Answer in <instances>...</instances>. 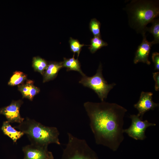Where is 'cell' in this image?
<instances>
[{
	"label": "cell",
	"instance_id": "1",
	"mask_svg": "<svg viewBox=\"0 0 159 159\" xmlns=\"http://www.w3.org/2000/svg\"><path fill=\"white\" fill-rule=\"evenodd\" d=\"M96 143L116 151L124 139V117L127 110L104 101L84 103Z\"/></svg>",
	"mask_w": 159,
	"mask_h": 159
},
{
	"label": "cell",
	"instance_id": "2",
	"mask_svg": "<svg viewBox=\"0 0 159 159\" xmlns=\"http://www.w3.org/2000/svg\"><path fill=\"white\" fill-rule=\"evenodd\" d=\"M129 24L138 33L145 32L146 25L159 14V1L151 0H133L125 8Z\"/></svg>",
	"mask_w": 159,
	"mask_h": 159
},
{
	"label": "cell",
	"instance_id": "3",
	"mask_svg": "<svg viewBox=\"0 0 159 159\" xmlns=\"http://www.w3.org/2000/svg\"><path fill=\"white\" fill-rule=\"evenodd\" d=\"M14 127L26 134L32 144L46 146L51 143L61 144L59 138V133L56 127L47 126L26 117Z\"/></svg>",
	"mask_w": 159,
	"mask_h": 159
},
{
	"label": "cell",
	"instance_id": "4",
	"mask_svg": "<svg viewBox=\"0 0 159 159\" xmlns=\"http://www.w3.org/2000/svg\"><path fill=\"white\" fill-rule=\"evenodd\" d=\"M68 141L61 159H99L96 153L84 139L67 133Z\"/></svg>",
	"mask_w": 159,
	"mask_h": 159
},
{
	"label": "cell",
	"instance_id": "5",
	"mask_svg": "<svg viewBox=\"0 0 159 159\" xmlns=\"http://www.w3.org/2000/svg\"><path fill=\"white\" fill-rule=\"evenodd\" d=\"M102 71V67L100 63L95 75L89 77L85 74L82 76L79 83L94 90L103 102L107 98L109 92L116 84L114 83L108 84L103 77Z\"/></svg>",
	"mask_w": 159,
	"mask_h": 159
},
{
	"label": "cell",
	"instance_id": "6",
	"mask_svg": "<svg viewBox=\"0 0 159 159\" xmlns=\"http://www.w3.org/2000/svg\"><path fill=\"white\" fill-rule=\"evenodd\" d=\"M130 118L132 121L131 125L128 128L123 129V132L136 140L145 139L146 138L145 132L147 128L156 125L155 124L150 123L146 120H143L137 115H131Z\"/></svg>",
	"mask_w": 159,
	"mask_h": 159
},
{
	"label": "cell",
	"instance_id": "7",
	"mask_svg": "<svg viewBox=\"0 0 159 159\" xmlns=\"http://www.w3.org/2000/svg\"><path fill=\"white\" fill-rule=\"evenodd\" d=\"M24 159H54L52 152L48 146H41L31 144L23 147Z\"/></svg>",
	"mask_w": 159,
	"mask_h": 159
},
{
	"label": "cell",
	"instance_id": "8",
	"mask_svg": "<svg viewBox=\"0 0 159 159\" xmlns=\"http://www.w3.org/2000/svg\"><path fill=\"white\" fill-rule=\"evenodd\" d=\"M23 102L21 100L12 101L9 105L0 108V115H4L10 123H21L24 120L20 113V107Z\"/></svg>",
	"mask_w": 159,
	"mask_h": 159
},
{
	"label": "cell",
	"instance_id": "9",
	"mask_svg": "<svg viewBox=\"0 0 159 159\" xmlns=\"http://www.w3.org/2000/svg\"><path fill=\"white\" fill-rule=\"evenodd\" d=\"M153 95L152 92H142L138 101L134 105V107L138 112L137 115L141 119H143L145 113L150 110H154L159 105L158 103L153 101Z\"/></svg>",
	"mask_w": 159,
	"mask_h": 159
},
{
	"label": "cell",
	"instance_id": "10",
	"mask_svg": "<svg viewBox=\"0 0 159 159\" xmlns=\"http://www.w3.org/2000/svg\"><path fill=\"white\" fill-rule=\"evenodd\" d=\"M145 32L142 34L143 37L141 43L138 46L135 53L134 59V63L136 64L139 62H142L149 65L150 62L148 59L151 47L153 45L152 42H148L146 39Z\"/></svg>",
	"mask_w": 159,
	"mask_h": 159
},
{
	"label": "cell",
	"instance_id": "11",
	"mask_svg": "<svg viewBox=\"0 0 159 159\" xmlns=\"http://www.w3.org/2000/svg\"><path fill=\"white\" fill-rule=\"evenodd\" d=\"M34 82L27 80L25 83L18 86V90L22 94L23 98H26L32 101L34 97L40 92V89L34 85Z\"/></svg>",
	"mask_w": 159,
	"mask_h": 159
},
{
	"label": "cell",
	"instance_id": "12",
	"mask_svg": "<svg viewBox=\"0 0 159 159\" xmlns=\"http://www.w3.org/2000/svg\"><path fill=\"white\" fill-rule=\"evenodd\" d=\"M62 67V62H49L43 75V82H47L55 78L58 72Z\"/></svg>",
	"mask_w": 159,
	"mask_h": 159
},
{
	"label": "cell",
	"instance_id": "13",
	"mask_svg": "<svg viewBox=\"0 0 159 159\" xmlns=\"http://www.w3.org/2000/svg\"><path fill=\"white\" fill-rule=\"evenodd\" d=\"M1 129L3 134L10 138L14 143H16L24 135L22 132L16 130L7 120L3 122Z\"/></svg>",
	"mask_w": 159,
	"mask_h": 159
},
{
	"label": "cell",
	"instance_id": "14",
	"mask_svg": "<svg viewBox=\"0 0 159 159\" xmlns=\"http://www.w3.org/2000/svg\"><path fill=\"white\" fill-rule=\"evenodd\" d=\"M62 63L63 67L66 68L67 71H75L78 72L82 76L85 74L81 69L80 64L78 58H74V54L72 58L69 59L64 58Z\"/></svg>",
	"mask_w": 159,
	"mask_h": 159
},
{
	"label": "cell",
	"instance_id": "15",
	"mask_svg": "<svg viewBox=\"0 0 159 159\" xmlns=\"http://www.w3.org/2000/svg\"><path fill=\"white\" fill-rule=\"evenodd\" d=\"M32 63L34 70L43 75L48 65L47 61L37 56L33 58Z\"/></svg>",
	"mask_w": 159,
	"mask_h": 159
},
{
	"label": "cell",
	"instance_id": "16",
	"mask_svg": "<svg viewBox=\"0 0 159 159\" xmlns=\"http://www.w3.org/2000/svg\"><path fill=\"white\" fill-rule=\"evenodd\" d=\"M27 75L23 72L18 71L14 72L10 77L8 85L11 86L19 85L24 83L26 80Z\"/></svg>",
	"mask_w": 159,
	"mask_h": 159
},
{
	"label": "cell",
	"instance_id": "17",
	"mask_svg": "<svg viewBox=\"0 0 159 159\" xmlns=\"http://www.w3.org/2000/svg\"><path fill=\"white\" fill-rule=\"evenodd\" d=\"M107 45V43L102 39L101 37H94L91 39L90 44L88 48L93 54L102 47Z\"/></svg>",
	"mask_w": 159,
	"mask_h": 159
},
{
	"label": "cell",
	"instance_id": "18",
	"mask_svg": "<svg viewBox=\"0 0 159 159\" xmlns=\"http://www.w3.org/2000/svg\"><path fill=\"white\" fill-rule=\"evenodd\" d=\"M152 25L150 28L146 27V32L148 31L152 34L154 38L152 41L153 44L159 43V19H154L152 22Z\"/></svg>",
	"mask_w": 159,
	"mask_h": 159
},
{
	"label": "cell",
	"instance_id": "19",
	"mask_svg": "<svg viewBox=\"0 0 159 159\" xmlns=\"http://www.w3.org/2000/svg\"><path fill=\"white\" fill-rule=\"evenodd\" d=\"M101 23L95 18L92 19L89 24V28L94 37H101L100 33Z\"/></svg>",
	"mask_w": 159,
	"mask_h": 159
},
{
	"label": "cell",
	"instance_id": "20",
	"mask_svg": "<svg viewBox=\"0 0 159 159\" xmlns=\"http://www.w3.org/2000/svg\"><path fill=\"white\" fill-rule=\"evenodd\" d=\"M71 51L74 53H77L78 57L82 47L85 45L84 44H81L79 41L76 39L70 37L69 40Z\"/></svg>",
	"mask_w": 159,
	"mask_h": 159
},
{
	"label": "cell",
	"instance_id": "21",
	"mask_svg": "<svg viewBox=\"0 0 159 159\" xmlns=\"http://www.w3.org/2000/svg\"><path fill=\"white\" fill-rule=\"evenodd\" d=\"M152 61L154 63L155 70H159V53L157 52L153 53L152 56Z\"/></svg>",
	"mask_w": 159,
	"mask_h": 159
},
{
	"label": "cell",
	"instance_id": "22",
	"mask_svg": "<svg viewBox=\"0 0 159 159\" xmlns=\"http://www.w3.org/2000/svg\"><path fill=\"white\" fill-rule=\"evenodd\" d=\"M153 77L155 81V89L156 91L159 90V72H157L153 73Z\"/></svg>",
	"mask_w": 159,
	"mask_h": 159
}]
</instances>
